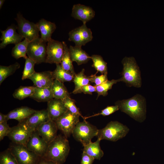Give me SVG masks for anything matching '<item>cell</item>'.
<instances>
[{
	"label": "cell",
	"mask_w": 164,
	"mask_h": 164,
	"mask_svg": "<svg viewBox=\"0 0 164 164\" xmlns=\"http://www.w3.org/2000/svg\"><path fill=\"white\" fill-rule=\"evenodd\" d=\"M63 54L62 42L52 39L47 42L46 63L60 64Z\"/></svg>",
	"instance_id": "obj_12"
},
{
	"label": "cell",
	"mask_w": 164,
	"mask_h": 164,
	"mask_svg": "<svg viewBox=\"0 0 164 164\" xmlns=\"http://www.w3.org/2000/svg\"><path fill=\"white\" fill-rule=\"evenodd\" d=\"M36 111L27 107L22 106L10 111L7 115L8 120L15 119L20 122L26 120Z\"/></svg>",
	"instance_id": "obj_21"
},
{
	"label": "cell",
	"mask_w": 164,
	"mask_h": 164,
	"mask_svg": "<svg viewBox=\"0 0 164 164\" xmlns=\"http://www.w3.org/2000/svg\"><path fill=\"white\" fill-rule=\"evenodd\" d=\"M84 72V69H83L80 72L74 76L73 81L75 87L72 93L76 94L81 93L82 87L90 84L89 77L85 75Z\"/></svg>",
	"instance_id": "obj_25"
},
{
	"label": "cell",
	"mask_w": 164,
	"mask_h": 164,
	"mask_svg": "<svg viewBox=\"0 0 164 164\" xmlns=\"http://www.w3.org/2000/svg\"><path fill=\"white\" fill-rule=\"evenodd\" d=\"M93 38L91 29L87 27L86 24L76 28L69 33L68 40L73 42L75 46L82 47L91 41Z\"/></svg>",
	"instance_id": "obj_11"
},
{
	"label": "cell",
	"mask_w": 164,
	"mask_h": 164,
	"mask_svg": "<svg viewBox=\"0 0 164 164\" xmlns=\"http://www.w3.org/2000/svg\"><path fill=\"white\" fill-rule=\"evenodd\" d=\"M46 109L50 119L54 121L68 110L62 100L54 98L47 102Z\"/></svg>",
	"instance_id": "obj_17"
},
{
	"label": "cell",
	"mask_w": 164,
	"mask_h": 164,
	"mask_svg": "<svg viewBox=\"0 0 164 164\" xmlns=\"http://www.w3.org/2000/svg\"><path fill=\"white\" fill-rule=\"evenodd\" d=\"M29 79L32 81L36 87H50L54 80L52 71L50 70L36 72Z\"/></svg>",
	"instance_id": "obj_18"
},
{
	"label": "cell",
	"mask_w": 164,
	"mask_h": 164,
	"mask_svg": "<svg viewBox=\"0 0 164 164\" xmlns=\"http://www.w3.org/2000/svg\"><path fill=\"white\" fill-rule=\"evenodd\" d=\"M53 98L63 100L70 97L68 91L63 83L54 80L51 87Z\"/></svg>",
	"instance_id": "obj_26"
},
{
	"label": "cell",
	"mask_w": 164,
	"mask_h": 164,
	"mask_svg": "<svg viewBox=\"0 0 164 164\" xmlns=\"http://www.w3.org/2000/svg\"><path fill=\"white\" fill-rule=\"evenodd\" d=\"M48 145L40 136L36 130L32 132L26 147L40 158H43L46 152Z\"/></svg>",
	"instance_id": "obj_13"
},
{
	"label": "cell",
	"mask_w": 164,
	"mask_h": 164,
	"mask_svg": "<svg viewBox=\"0 0 164 164\" xmlns=\"http://www.w3.org/2000/svg\"><path fill=\"white\" fill-rule=\"evenodd\" d=\"M9 149L18 164H37L41 158L23 145L13 143Z\"/></svg>",
	"instance_id": "obj_6"
},
{
	"label": "cell",
	"mask_w": 164,
	"mask_h": 164,
	"mask_svg": "<svg viewBox=\"0 0 164 164\" xmlns=\"http://www.w3.org/2000/svg\"><path fill=\"white\" fill-rule=\"evenodd\" d=\"M47 109L36 111L33 114L25 120L27 126L33 131L50 120Z\"/></svg>",
	"instance_id": "obj_19"
},
{
	"label": "cell",
	"mask_w": 164,
	"mask_h": 164,
	"mask_svg": "<svg viewBox=\"0 0 164 164\" xmlns=\"http://www.w3.org/2000/svg\"><path fill=\"white\" fill-rule=\"evenodd\" d=\"M129 131L126 126L117 121H111L104 128L98 130L97 136L101 140L115 142L125 137Z\"/></svg>",
	"instance_id": "obj_4"
},
{
	"label": "cell",
	"mask_w": 164,
	"mask_h": 164,
	"mask_svg": "<svg viewBox=\"0 0 164 164\" xmlns=\"http://www.w3.org/2000/svg\"><path fill=\"white\" fill-rule=\"evenodd\" d=\"M119 79L118 80L113 79L111 80H108L105 82L98 85H95L96 91V92L97 94V99L100 95L104 96H107L108 94V91L112 88L113 85L120 82Z\"/></svg>",
	"instance_id": "obj_33"
},
{
	"label": "cell",
	"mask_w": 164,
	"mask_h": 164,
	"mask_svg": "<svg viewBox=\"0 0 164 164\" xmlns=\"http://www.w3.org/2000/svg\"><path fill=\"white\" fill-rule=\"evenodd\" d=\"M36 24L41 34V39L46 43L51 39L52 35L56 28L55 24L42 19Z\"/></svg>",
	"instance_id": "obj_20"
},
{
	"label": "cell",
	"mask_w": 164,
	"mask_h": 164,
	"mask_svg": "<svg viewBox=\"0 0 164 164\" xmlns=\"http://www.w3.org/2000/svg\"><path fill=\"white\" fill-rule=\"evenodd\" d=\"M25 60V67L22 78V80L29 79L36 72L34 68L36 62L28 57Z\"/></svg>",
	"instance_id": "obj_34"
},
{
	"label": "cell",
	"mask_w": 164,
	"mask_h": 164,
	"mask_svg": "<svg viewBox=\"0 0 164 164\" xmlns=\"http://www.w3.org/2000/svg\"><path fill=\"white\" fill-rule=\"evenodd\" d=\"M95 12L91 7L80 4H74L72 7L71 16L86 24L93 18Z\"/></svg>",
	"instance_id": "obj_15"
},
{
	"label": "cell",
	"mask_w": 164,
	"mask_h": 164,
	"mask_svg": "<svg viewBox=\"0 0 164 164\" xmlns=\"http://www.w3.org/2000/svg\"><path fill=\"white\" fill-rule=\"evenodd\" d=\"M35 87H20L16 89L13 94L15 98L22 100L28 97H30L34 93Z\"/></svg>",
	"instance_id": "obj_32"
},
{
	"label": "cell",
	"mask_w": 164,
	"mask_h": 164,
	"mask_svg": "<svg viewBox=\"0 0 164 164\" xmlns=\"http://www.w3.org/2000/svg\"><path fill=\"white\" fill-rule=\"evenodd\" d=\"M29 42L25 39L23 41L15 45L11 52L12 56L16 59L21 57L26 59L27 57L26 56L27 49Z\"/></svg>",
	"instance_id": "obj_28"
},
{
	"label": "cell",
	"mask_w": 164,
	"mask_h": 164,
	"mask_svg": "<svg viewBox=\"0 0 164 164\" xmlns=\"http://www.w3.org/2000/svg\"><path fill=\"white\" fill-rule=\"evenodd\" d=\"M55 69L52 71L54 80H58L63 83L73 80L74 75L71 72L64 69L60 64H57Z\"/></svg>",
	"instance_id": "obj_27"
},
{
	"label": "cell",
	"mask_w": 164,
	"mask_h": 164,
	"mask_svg": "<svg viewBox=\"0 0 164 164\" xmlns=\"http://www.w3.org/2000/svg\"><path fill=\"white\" fill-rule=\"evenodd\" d=\"M94 159V158L83 151L80 164H92Z\"/></svg>",
	"instance_id": "obj_40"
},
{
	"label": "cell",
	"mask_w": 164,
	"mask_h": 164,
	"mask_svg": "<svg viewBox=\"0 0 164 164\" xmlns=\"http://www.w3.org/2000/svg\"><path fill=\"white\" fill-rule=\"evenodd\" d=\"M30 97L39 102H48L53 98L51 87H36L34 93Z\"/></svg>",
	"instance_id": "obj_24"
},
{
	"label": "cell",
	"mask_w": 164,
	"mask_h": 164,
	"mask_svg": "<svg viewBox=\"0 0 164 164\" xmlns=\"http://www.w3.org/2000/svg\"><path fill=\"white\" fill-rule=\"evenodd\" d=\"M8 120L7 114L0 113V123L7 122Z\"/></svg>",
	"instance_id": "obj_43"
},
{
	"label": "cell",
	"mask_w": 164,
	"mask_h": 164,
	"mask_svg": "<svg viewBox=\"0 0 164 164\" xmlns=\"http://www.w3.org/2000/svg\"><path fill=\"white\" fill-rule=\"evenodd\" d=\"M58 129L55 122L50 119L39 126L37 130L40 136L49 144L57 136Z\"/></svg>",
	"instance_id": "obj_16"
},
{
	"label": "cell",
	"mask_w": 164,
	"mask_h": 164,
	"mask_svg": "<svg viewBox=\"0 0 164 164\" xmlns=\"http://www.w3.org/2000/svg\"><path fill=\"white\" fill-rule=\"evenodd\" d=\"M69 51L72 62H75L78 65L87 63L91 59V56L81 47L70 46Z\"/></svg>",
	"instance_id": "obj_22"
},
{
	"label": "cell",
	"mask_w": 164,
	"mask_h": 164,
	"mask_svg": "<svg viewBox=\"0 0 164 164\" xmlns=\"http://www.w3.org/2000/svg\"><path fill=\"white\" fill-rule=\"evenodd\" d=\"M98 130L95 126L86 121L78 122L72 134L74 138L84 146L90 142L92 138L97 136Z\"/></svg>",
	"instance_id": "obj_5"
},
{
	"label": "cell",
	"mask_w": 164,
	"mask_h": 164,
	"mask_svg": "<svg viewBox=\"0 0 164 164\" xmlns=\"http://www.w3.org/2000/svg\"><path fill=\"white\" fill-rule=\"evenodd\" d=\"M46 42L39 37L30 42L27 47L28 57L33 60L36 64L46 63Z\"/></svg>",
	"instance_id": "obj_8"
},
{
	"label": "cell",
	"mask_w": 164,
	"mask_h": 164,
	"mask_svg": "<svg viewBox=\"0 0 164 164\" xmlns=\"http://www.w3.org/2000/svg\"><path fill=\"white\" fill-rule=\"evenodd\" d=\"M0 164H18L9 148L0 153Z\"/></svg>",
	"instance_id": "obj_36"
},
{
	"label": "cell",
	"mask_w": 164,
	"mask_h": 164,
	"mask_svg": "<svg viewBox=\"0 0 164 164\" xmlns=\"http://www.w3.org/2000/svg\"><path fill=\"white\" fill-rule=\"evenodd\" d=\"M20 67V64L17 62L8 66L0 65V84L6 78L13 74Z\"/></svg>",
	"instance_id": "obj_31"
},
{
	"label": "cell",
	"mask_w": 164,
	"mask_h": 164,
	"mask_svg": "<svg viewBox=\"0 0 164 164\" xmlns=\"http://www.w3.org/2000/svg\"><path fill=\"white\" fill-rule=\"evenodd\" d=\"M17 26L12 25L8 26L4 30H1L2 36L0 40V49L5 48L8 45L14 44L15 45L21 42L24 38L16 32Z\"/></svg>",
	"instance_id": "obj_14"
},
{
	"label": "cell",
	"mask_w": 164,
	"mask_h": 164,
	"mask_svg": "<svg viewBox=\"0 0 164 164\" xmlns=\"http://www.w3.org/2000/svg\"><path fill=\"white\" fill-rule=\"evenodd\" d=\"M79 116L68 110L55 121L58 129L63 133L66 138L70 136L76 125L79 121Z\"/></svg>",
	"instance_id": "obj_10"
},
{
	"label": "cell",
	"mask_w": 164,
	"mask_h": 164,
	"mask_svg": "<svg viewBox=\"0 0 164 164\" xmlns=\"http://www.w3.org/2000/svg\"><path fill=\"white\" fill-rule=\"evenodd\" d=\"M62 101L64 106L68 110L74 114L79 115L82 117L84 121H86L85 118L81 115L78 108L76 105L74 100L71 98L70 97H69L65 98Z\"/></svg>",
	"instance_id": "obj_35"
},
{
	"label": "cell",
	"mask_w": 164,
	"mask_h": 164,
	"mask_svg": "<svg viewBox=\"0 0 164 164\" xmlns=\"http://www.w3.org/2000/svg\"><path fill=\"white\" fill-rule=\"evenodd\" d=\"M15 19L17 23L18 33L23 38L30 42L39 37V31L36 23L26 19L20 12L17 14Z\"/></svg>",
	"instance_id": "obj_7"
},
{
	"label": "cell",
	"mask_w": 164,
	"mask_h": 164,
	"mask_svg": "<svg viewBox=\"0 0 164 164\" xmlns=\"http://www.w3.org/2000/svg\"><path fill=\"white\" fill-rule=\"evenodd\" d=\"M101 140L97 138L94 142L91 141L86 145L84 146L83 151L95 159L100 160L103 156L104 153L100 146Z\"/></svg>",
	"instance_id": "obj_23"
},
{
	"label": "cell",
	"mask_w": 164,
	"mask_h": 164,
	"mask_svg": "<svg viewBox=\"0 0 164 164\" xmlns=\"http://www.w3.org/2000/svg\"><path fill=\"white\" fill-rule=\"evenodd\" d=\"M37 164H56V163L41 158Z\"/></svg>",
	"instance_id": "obj_42"
},
{
	"label": "cell",
	"mask_w": 164,
	"mask_h": 164,
	"mask_svg": "<svg viewBox=\"0 0 164 164\" xmlns=\"http://www.w3.org/2000/svg\"><path fill=\"white\" fill-rule=\"evenodd\" d=\"M119 110L118 106L115 105L108 106L106 108L102 110L100 113L95 114L93 115L85 117L86 120L87 119L90 117L97 116L99 115H102L103 116H108L115 111Z\"/></svg>",
	"instance_id": "obj_37"
},
{
	"label": "cell",
	"mask_w": 164,
	"mask_h": 164,
	"mask_svg": "<svg viewBox=\"0 0 164 164\" xmlns=\"http://www.w3.org/2000/svg\"><path fill=\"white\" fill-rule=\"evenodd\" d=\"M115 105L118 106L121 111L138 121L143 122L145 119L146 101L145 98L140 94H137L129 99L118 101Z\"/></svg>",
	"instance_id": "obj_1"
},
{
	"label": "cell",
	"mask_w": 164,
	"mask_h": 164,
	"mask_svg": "<svg viewBox=\"0 0 164 164\" xmlns=\"http://www.w3.org/2000/svg\"><path fill=\"white\" fill-rule=\"evenodd\" d=\"M70 150L67 138L59 135L49 144L46 152L42 158L56 164H63L67 159Z\"/></svg>",
	"instance_id": "obj_2"
},
{
	"label": "cell",
	"mask_w": 164,
	"mask_h": 164,
	"mask_svg": "<svg viewBox=\"0 0 164 164\" xmlns=\"http://www.w3.org/2000/svg\"><path fill=\"white\" fill-rule=\"evenodd\" d=\"M107 74L97 76L96 74H92L88 76L90 82L94 83L95 85H100L108 80Z\"/></svg>",
	"instance_id": "obj_38"
},
{
	"label": "cell",
	"mask_w": 164,
	"mask_h": 164,
	"mask_svg": "<svg viewBox=\"0 0 164 164\" xmlns=\"http://www.w3.org/2000/svg\"><path fill=\"white\" fill-rule=\"evenodd\" d=\"M11 128L7 124V122L0 123V140H2L9 133Z\"/></svg>",
	"instance_id": "obj_39"
},
{
	"label": "cell",
	"mask_w": 164,
	"mask_h": 164,
	"mask_svg": "<svg viewBox=\"0 0 164 164\" xmlns=\"http://www.w3.org/2000/svg\"><path fill=\"white\" fill-rule=\"evenodd\" d=\"M121 63L123 68L120 81L125 82L129 86L140 87L142 85L141 73L135 58L125 57Z\"/></svg>",
	"instance_id": "obj_3"
},
{
	"label": "cell",
	"mask_w": 164,
	"mask_h": 164,
	"mask_svg": "<svg viewBox=\"0 0 164 164\" xmlns=\"http://www.w3.org/2000/svg\"><path fill=\"white\" fill-rule=\"evenodd\" d=\"M33 131L27 126L25 120L11 127L7 136L13 143L26 146Z\"/></svg>",
	"instance_id": "obj_9"
},
{
	"label": "cell",
	"mask_w": 164,
	"mask_h": 164,
	"mask_svg": "<svg viewBox=\"0 0 164 164\" xmlns=\"http://www.w3.org/2000/svg\"><path fill=\"white\" fill-rule=\"evenodd\" d=\"M5 0H0V9H1L4 2Z\"/></svg>",
	"instance_id": "obj_44"
},
{
	"label": "cell",
	"mask_w": 164,
	"mask_h": 164,
	"mask_svg": "<svg viewBox=\"0 0 164 164\" xmlns=\"http://www.w3.org/2000/svg\"><path fill=\"white\" fill-rule=\"evenodd\" d=\"M96 89L95 86L90 84L84 86L81 88V92L85 94H92L93 92H96Z\"/></svg>",
	"instance_id": "obj_41"
},
{
	"label": "cell",
	"mask_w": 164,
	"mask_h": 164,
	"mask_svg": "<svg viewBox=\"0 0 164 164\" xmlns=\"http://www.w3.org/2000/svg\"><path fill=\"white\" fill-rule=\"evenodd\" d=\"M93 61L92 66L101 74L108 73L107 63L103 60L102 57L99 55L94 54L91 56Z\"/></svg>",
	"instance_id": "obj_30"
},
{
	"label": "cell",
	"mask_w": 164,
	"mask_h": 164,
	"mask_svg": "<svg viewBox=\"0 0 164 164\" xmlns=\"http://www.w3.org/2000/svg\"><path fill=\"white\" fill-rule=\"evenodd\" d=\"M62 42L64 49V54L60 64L64 69L71 72L75 75L76 73L70 56L69 48L65 42L63 41Z\"/></svg>",
	"instance_id": "obj_29"
}]
</instances>
